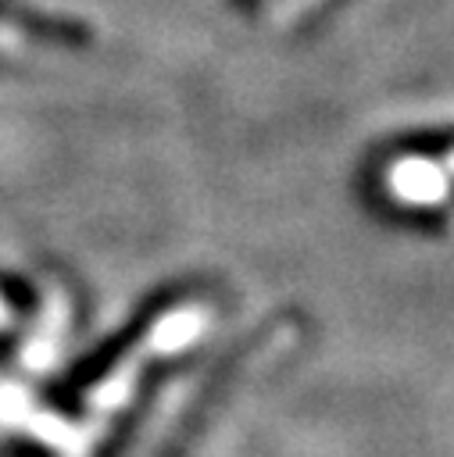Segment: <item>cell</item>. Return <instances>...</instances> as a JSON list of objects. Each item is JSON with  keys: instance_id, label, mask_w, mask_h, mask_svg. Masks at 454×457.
Instances as JSON below:
<instances>
[{"instance_id": "6da1fadb", "label": "cell", "mask_w": 454, "mask_h": 457, "mask_svg": "<svg viewBox=\"0 0 454 457\" xmlns=\"http://www.w3.org/2000/svg\"><path fill=\"white\" fill-rule=\"evenodd\" d=\"M450 171L443 161H429V157H404L393 161L386 171V186L400 204L411 207H429V204H443L450 193Z\"/></svg>"}]
</instances>
